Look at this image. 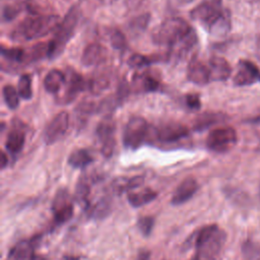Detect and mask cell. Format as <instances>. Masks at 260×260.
Masks as SVG:
<instances>
[{
    "instance_id": "ac0fdd59",
    "label": "cell",
    "mask_w": 260,
    "mask_h": 260,
    "mask_svg": "<svg viewBox=\"0 0 260 260\" xmlns=\"http://www.w3.org/2000/svg\"><path fill=\"white\" fill-rule=\"evenodd\" d=\"M208 67L210 71L211 81L226 80L232 73V68L229 62L224 58L219 56L211 57L208 63Z\"/></svg>"
},
{
    "instance_id": "74e56055",
    "label": "cell",
    "mask_w": 260,
    "mask_h": 260,
    "mask_svg": "<svg viewBox=\"0 0 260 260\" xmlns=\"http://www.w3.org/2000/svg\"><path fill=\"white\" fill-rule=\"evenodd\" d=\"M186 101V105L193 110H197L201 107V102H200V98L198 94L196 93H190L187 94L185 98Z\"/></svg>"
},
{
    "instance_id": "8992f818",
    "label": "cell",
    "mask_w": 260,
    "mask_h": 260,
    "mask_svg": "<svg viewBox=\"0 0 260 260\" xmlns=\"http://www.w3.org/2000/svg\"><path fill=\"white\" fill-rule=\"evenodd\" d=\"M148 124L142 117H132L123 131V144L130 149H137L144 142L148 134Z\"/></svg>"
},
{
    "instance_id": "7402d4cb",
    "label": "cell",
    "mask_w": 260,
    "mask_h": 260,
    "mask_svg": "<svg viewBox=\"0 0 260 260\" xmlns=\"http://www.w3.org/2000/svg\"><path fill=\"white\" fill-rule=\"evenodd\" d=\"M156 195L157 193L154 190L150 188H144L138 192L129 193L127 196V199L133 207H140L142 205L149 203L153 199H155Z\"/></svg>"
},
{
    "instance_id": "5bb4252c",
    "label": "cell",
    "mask_w": 260,
    "mask_h": 260,
    "mask_svg": "<svg viewBox=\"0 0 260 260\" xmlns=\"http://www.w3.org/2000/svg\"><path fill=\"white\" fill-rule=\"evenodd\" d=\"M40 236L18 242L14 247L11 248L6 260H32L34 256L36 255L35 249L38 246Z\"/></svg>"
},
{
    "instance_id": "5b68a950",
    "label": "cell",
    "mask_w": 260,
    "mask_h": 260,
    "mask_svg": "<svg viewBox=\"0 0 260 260\" xmlns=\"http://www.w3.org/2000/svg\"><path fill=\"white\" fill-rule=\"evenodd\" d=\"M79 16L80 9L78 5L71 6L63 20H61L58 28L55 30L54 38L49 42L50 58H55L63 52L66 44L71 40L74 35L79 20Z\"/></svg>"
},
{
    "instance_id": "6da1fadb",
    "label": "cell",
    "mask_w": 260,
    "mask_h": 260,
    "mask_svg": "<svg viewBox=\"0 0 260 260\" xmlns=\"http://www.w3.org/2000/svg\"><path fill=\"white\" fill-rule=\"evenodd\" d=\"M190 16L213 37H224L231 29V14L223 8L222 0H202L191 10Z\"/></svg>"
},
{
    "instance_id": "9a60e30c",
    "label": "cell",
    "mask_w": 260,
    "mask_h": 260,
    "mask_svg": "<svg viewBox=\"0 0 260 260\" xmlns=\"http://www.w3.org/2000/svg\"><path fill=\"white\" fill-rule=\"evenodd\" d=\"M198 183L194 178H186L184 179L179 186L177 187V189L175 190L173 197H172V204L174 205H181L185 202H187L188 200H190L194 194L197 192L198 190Z\"/></svg>"
},
{
    "instance_id": "4316f807",
    "label": "cell",
    "mask_w": 260,
    "mask_h": 260,
    "mask_svg": "<svg viewBox=\"0 0 260 260\" xmlns=\"http://www.w3.org/2000/svg\"><path fill=\"white\" fill-rule=\"evenodd\" d=\"M1 55L3 59L10 63L25 64V49L22 48H5L2 46Z\"/></svg>"
},
{
    "instance_id": "ba28073f",
    "label": "cell",
    "mask_w": 260,
    "mask_h": 260,
    "mask_svg": "<svg viewBox=\"0 0 260 260\" xmlns=\"http://www.w3.org/2000/svg\"><path fill=\"white\" fill-rule=\"evenodd\" d=\"M115 131L116 124L111 116H106L98 124L95 133L102 143V153L106 157H110L115 149Z\"/></svg>"
},
{
    "instance_id": "cb8c5ba5",
    "label": "cell",
    "mask_w": 260,
    "mask_h": 260,
    "mask_svg": "<svg viewBox=\"0 0 260 260\" xmlns=\"http://www.w3.org/2000/svg\"><path fill=\"white\" fill-rule=\"evenodd\" d=\"M149 21H150L149 13H143V14L137 15L130 19V21L127 24V30L131 36L137 37L146 29V27L149 24Z\"/></svg>"
},
{
    "instance_id": "f1b7e54d",
    "label": "cell",
    "mask_w": 260,
    "mask_h": 260,
    "mask_svg": "<svg viewBox=\"0 0 260 260\" xmlns=\"http://www.w3.org/2000/svg\"><path fill=\"white\" fill-rule=\"evenodd\" d=\"M17 91L19 96L23 100H30L32 98L31 89V77L29 74H22L17 83Z\"/></svg>"
},
{
    "instance_id": "c3c4849f",
    "label": "cell",
    "mask_w": 260,
    "mask_h": 260,
    "mask_svg": "<svg viewBox=\"0 0 260 260\" xmlns=\"http://www.w3.org/2000/svg\"><path fill=\"white\" fill-rule=\"evenodd\" d=\"M259 195H260V192H259Z\"/></svg>"
},
{
    "instance_id": "4fadbf2b",
    "label": "cell",
    "mask_w": 260,
    "mask_h": 260,
    "mask_svg": "<svg viewBox=\"0 0 260 260\" xmlns=\"http://www.w3.org/2000/svg\"><path fill=\"white\" fill-rule=\"evenodd\" d=\"M187 79L197 85H206L210 82V71L209 67L205 65L197 57H193L188 64Z\"/></svg>"
},
{
    "instance_id": "44dd1931",
    "label": "cell",
    "mask_w": 260,
    "mask_h": 260,
    "mask_svg": "<svg viewBox=\"0 0 260 260\" xmlns=\"http://www.w3.org/2000/svg\"><path fill=\"white\" fill-rule=\"evenodd\" d=\"M224 120H225V116L222 113H217V112L202 113L199 116H197V118L195 119L193 124V130L200 132Z\"/></svg>"
},
{
    "instance_id": "f6af8a7d",
    "label": "cell",
    "mask_w": 260,
    "mask_h": 260,
    "mask_svg": "<svg viewBox=\"0 0 260 260\" xmlns=\"http://www.w3.org/2000/svg\"><path fill=\"white\" fill-rule=\"evenodd\" d=\"M63 260H79V257H75V256H65Z\"/></svg>"
},
{
    "instance_id": "e0dca14e",
    "label": "cell",
    "mask_w": 260,
    "mask_h": 260,
    "mask_svg": "<svg viewBox=\"0 0 260 260\" xmlns=\"http://www.w3.org/2000/svg\"><path fill=\"white\" fill-rule=\"evenodd\" d=\"M107 50L99 43H92L85 47L81 55L82 65L89 67L100 65L106 61Z\"/></svg>"
},
{
    "instance_id": "603a6c76",
    "label": "cell",
    "mask_w": 260,
    "mask_h": 260,
    "mask_svg": "<svg viewBox=\"0 0 260 260\" xmlns=\"http://www.w3.org/2000/svg\"><path fill=\"white\" fill-rule=\"evenodd\" d=\"M93 161L91 153L84 148L72 151L68 157V164L74 169H83Z\"/></svg>"
},
{
    "instance_id": "d4e9b609",
    "label": "cell",
    "mask_w": 260,
    "mask_h": 260,
    "mask_svg": "<svg viewBox=\"0 0 260 260\" xmlns=\"http://www.w3.org/2000/svg\"><path fill=\"white\" fill-rule=\"evenodd\" d=\"M111 209V200L106 197L101 198L92 207H89V217L102 219L110 214Z\"/></svg>"
},
{
    "instance_id": "9c48e42d",
    "label": "cell",
    "mask_w": 260,
    "mask_h": 260,
    "mask_svg": "<svg viewBox=\"0 0 260 260\" xmlns=\"http://www.w3.org/2000/svg\"><path fill=\"white\" fill-rule=\"evenodd\" d=\"M69 127V114L65 111L58 113L47 125L44 131V141L46 144H54L59 141L67 132Z\"/></svg>"
},
{
    "instance_id": "836d02e7",
    "label": "cell",
    "mask_w": 260,
    "mask_h": 260,
    "mask_svg": "<svg viewBox=\"0 0 260 260\" xmlns=\"http://www.w3.org/2000/svg\"><path fill=\"white\" fill-rule=\"evenodd\" d=\"M109 41L111 46L116 50H124L127 46V40L125 36L119 29H112L109 32Z\"/></svg>"
},
{
    "instance_id": "7c38bea8",
    "label": "cell",
    "mask_w": 260,
    "mask_h": 260,
    "mask_svg": "<svg viewBox=\"0 0 260 260\" xmlns=\"http://www.w3.org/2000/svg\"><path fill=\"white\" fill-rule=\"evenodd\" d=\"M66 74L65 88L63 95L59 99L61 104H69L76 99L80 91H83L86 87V82L82 76L73 69H69Z\"/></svg>"
},
{
    "instance_id": "8d00e7d4",
    "label": "cell",
    "mask_w": 260,
    "mask_h": 260,
    "mask_svg": "<svg viewBox=\"0 0 260 260\" xmlns=\"http://www.w3.org/2000/svg\"><path fill=\"white\" fill-rule=\"evenodd\" d=\"M143 177L142 176H135V177H132L128 180L125 181L124 184H121L119 186V189L120 191H129L131 189H135L139 186H141L143 184Z\"/></svg>"
},
{
    "instance_id": "4dcf8cb0",
    "label": "cell",
    "mask_w": 260,
    "mask_h": 260,
    "mask_svg": "<svg viewBox=\"0 0 260 260\" xmlns=\"http://www.w3.org/2000/svg\"><path fill=\"white\" fill-rule=\"evenodd\" d=\"M89 185L87 183V181L84 178H80L79 182L77 183L76 186V200L81 204H83L85 207H89V203H88V195H89Z\"/></svg>"
},
{
    "instance_id": "52a82bcc",
    "label": "cell",
    "mask_w": 260,
    "mask_h": 260,
    "mask_svg": "<svg viewBox=\"0 0 260 260\" xmlns=\"http://www.w3.org/2000/svg\"><path fill=\"white\" fill-rule=\"evenodd\" d=\"M237 132L233 127H218L209 132L206 138L208 149L222 153L231 150L237 143Z\"/></svg>"
},
{
    "instance_id": "bcb514c9",
    "label": "cell",
    "mask_w": 260,
    "mask_h": 260,
    "mask_svg": "<svg viewBox=\"0 0 260 260\" xmlns=\"http://www.w3.org/2000/svg\"><path fill=\"white\" fill-rule=\"evenodd\" d=\"M248 3L250 4H254V3H257V2H260V0H246Z\"/></svg>"
},
{
    "instance_id": "ffe728a7",
    "label": "cell",
    "mask_w": 260,
    "mask_h": 260,
    "mask_svg": "<svg viewBox=\"0 0 260 260\" xmlns=\"http://www.w3.org/2000/svg\"><path fill=\"white\" fill-rule=\"evenodd\" d=\"M25 142V133L20 127H13L7 134L5 147L11 154L19 153Z\"/></svg>"
},
{
    "instance_id": "ab89813d",
    "label": "cell",
    "mask_w": 260,
    "mask_h": 260,
    "mask_svg": "<svg viewBox=\"0 0 260 260\" xmlns=\"http://www.w3.org/2000/svg\"><path fill=\"white\" fill-rule=\"evenodd\" d=\"M149 256H150V253L146 250H143L138 253L136 260H149Z\"/></svg>"
},
{
    "instance_id": "1f68e13d",
    "label": "cell",
    "mask_w": 260,
    "mask_h": 260,
    "mask_svg": "<svg viewBox=\"0 0 260 260\" xmlns=\"http://www.w3.org/2000/svg\"><path fill=\"white\" fill-rule=\"evenodd\" d=\"M110 76L105 72V73H99L98 75L93 76L92 79L90 80L89 87L92 91L94 92H100L105 89H107L110 86Z\"/></svg>"
},
{
    "instance_id": "30bf717a",
    "label": "cell",
    "mask_w": 260,
    "mask_h": 260,
    "mask_svg": "<svg viewBox=\"0 0 260 260\" xmlns=\"http://www.w3.org/2000/svg\"><path fill=\"white\" fill-rule=\"evenodd\" d=\"M189 135V129L180 123L169 122L154 129L156 140L162 143L177 142Z\"/></svg>"
},
{
    "instance_id": "f546056e",
    "label": "cell",
    "mask_w": 260,
    "mask_h": 260,
    "mask_svg": "<svg viewBox=\"0 0 260 260\" xmlns=\"http://www.w3.org/2000/svg\"><path fill=\"white\" fill-rule=\"evenodd\" d=\"M242 253L246 260H260V244L247 240L242 246Z\"/></svg>"
},
{
    "instance_id": "e575fe53",
    "label": "cell",
    "mask_w": 260,
    "mask_h": 260,
    "mask_svg": "<svg viewBox=\"0 0 260 260\" xmlns=\"http://www.w3.org/2000/svg\"><path fill=\"white\" fill-rule=\"evenodd\" d=\"M22 5L19 3L16 4H6L2 10V18L5 21H10L14 19L22 10Z\"/></svg>"
},
{
    "instance_id": "7bdbcfd3",
    "label": "cell",
    "mask_w": 260,
    "mask_h": 260,
    "mask_svg": "<svg viewBox=\"0 0 260 260\" xmlns=\"http://www.w3.org/2000/svg\"><path fill=\"white\" fill-rule=\"evenodd\" d=\"M8 162V159H7V156H6V153L4 151H2V160H1V168L4 169L6 167Z\"/></svg>"
},
{
    "instance_id": "d6a6232c",
    "label": "cell",
    "mask_w": 260,
    "mask_h": 260,
    "mask_svg": "<svg viewBox=\"0 0 260 260\" xmlns=\"http://www.w3.org/2000/svg\"><path fill=\"white\" fill-rule=\"evenodd\" d=\"M155 62V57H149L141 54H134L132 55L128 60V65L131 68L140 69L144 68L146 66H149L150 64Z\"/></svg>"
},
{
    "instance_id": "60d3db41",
    "label": "cell",
    "mask_w": 260,
    "mask_h": 260,
    "mask_svg": "<svg viewBox=\"0 0 260 260\" xmlns=\"http://www.w3.org/2000/svg\"><path fill=\"white\" fill-rule=\"evenodd\" d=\"M256 56L258 58V60L260 61V32L257 36L256 39Z\"/></svg>"
},
{
    "instance_id": "681fc988",
    "label": "cell",
    "mask_w": 260,
    "mask_h": 260,
    "mask_svg": "<svg viewBox=\"0 0 260 260\" xmlns=\"http://www.w3.org/2000/svg\"><path fill=\"white\" fill-rule=\"evenodd\" d=\"M82 1H83V0H82Z\"/></svg>"
},
{
    "instance_id": "f35d334b",
    "label": "cell",
    "mask_w": 260,
    "mask_h": 260,
    "mask_svg": "<svg viewBox=\"0 0 260 260\" xmlns=\"http://www.w3.org/2000/svg\"><path fill=\"white\" fill-rule=\"evenodd\" d=\"M144 0H125V4L129 9H137L141 6Z\"/></svg>"
},
{
    "instance_id": "3957f363",
    "label": "cell",
    "mask_w": 260,
    "mask_h": 260,
    "mask_svg": "<svg viewBox=\"0 0 260 260\" xmlns=\"http://www.w3.org/2000/svg\"><path fill=\"white\" fill-rule=\"evenodd\" d=\"M193 31V27L185 19L172 17L154 28L151 34V40L155 45L167 46L170 49L181 43Z\"/></svg>"
},
{
    "instance_id": "d590c367",
    "label": "cell",
    "mask_w": 260,
    "mask_h": 260,
    "mask_svg": "<svg viewBox=\"0 0 260 260\" xmlns=\"http://www.w3.org/2000/svg\"><path fill=\"white\" fill-rule=\"evenodd\" d=\"M153 224H154V219L152 216H141L138 218V221H137L139 231L145 237L149 236V234L152 231Z\"/></svg>"
},
{
    "instance_id": "83f0119b",
    "label": "cell",
    "mask_w": 260,
    "mask_h": 260,
    "mask_svg": "<svg viewBox=\"0 0 260 260\" xmlns=\"http://www.w3.org/2000/svg\"><path fill=\"white\" fill-rule=\"evenodd\" d=\"M2 95L6 106L10 110H15L19 106V94L18 91L11 85L5 84L2 88Z\"/></svg>"
},
{
    "instance_id": "484cf974",
    "label": "cell",
    "mask_w": 260,
    "mask_h": 260,
    "mask_svg": "<svg viewBox=\"0 0 260 260\" xmlns=\"http://www.w3.org/2000/svg\"><path fill=\"white\" fill-rule=\"evenodd\" d=\"M69 206H72V202H71V198H70V194L68 192L67 189H60L52 202V211L53 213H56L58 211H61L63 209L68 208Z\"/></svg>"
},
{
    "instance_id": "7dc6e473",
    "label": "cell",
    "mask_w": 260,
    "mask_h": 260,
    "mask_svg": "<svg viewBox=\"0 0 260 260\" xmlns=\"http://www.w3.org/2000/svg\"><path fill=\"white\" fill-rule=\"evenodd\" d=\"M192 260H200V259H199L197 256H195V257H194Z\"/></svg>"
},
{
    "instance_id": "277c9868",
    "label": "cell",
    "mask_w": 260,
    "mask_h": 260,
    "mask_svg": "<svg viewBox=\"0 0 260 260\" xmlns=\"http://www.w3.org/2000/svg\"><path fill=\"white\" fill-rule=\"evenodd\" d=\"M225 233L216 224L202 228L196 237V256L200 260H215L225 242Z\"/></svg>"
},
{
    "instance_id": "d6986e66",
    "label": "cell",
    "mask_w": 260,
    "mask_h": 260,
    "mask_svg": "<svg viewBox=\"0 0 260 260\" xmlns=\"http://www.w3.org/2000/svg\"><path fill=\"white\" fill-rule=\"evenodd\" d=\"M66 74L58 69H52L44 78V87L51 94H58L65 84Z\"/></svg>"
},
{
    "instance_id": "2e32d148",
    "label": "cell",
    "mask_w": 260,
    "mask_h": 260,
    "mask_svg": "<svg viewBox=\"0 0 260 260\" xmlns=\"http://www.w3.org/2000/svg\"><path fill=\"white\" fill-rule=\"evenodd\" d=\"M133 87L138 92H153L159 89V79L149 71L138 72L132 79Z\"/></svg>"
},
{
    "instance_id": "7a4b0ae2",
    "label": "cell",
    "mask_w": 260,
    "mask_h": 260,
    "mask_svg": "<svg viewBox=\"0 0 260 260\" xmlns=\"http://www.w3.org/2000/svg\"><path fill=\"white\" fill-rule=\"evenodd\" d=\"M61 20L56 14H32L20 21L10 32V39L14 42H27L56 30Z\"/></svg>"
},
{
    "instance_id": "8fae6325",
    "label": "cell",
    "mask_w": 260,
    "mask_h": 260,
    "mask_svg": "<svg viewBox=\"0 0 260 260\" xmlns=\"http://www.w3.org/2000/svg\"><path fill=\"white\" fill-rule=\"evenodd\" d=\"M233 82L236 86H247L260 82V70L251 61L240 60Z\"/></svg>"
},
{
    "instance_id": "b9f144b4",
    "label": "cell",
    "mask_w": 260,
    "mask_h": 260,
    "mask_svg": "<svg viewBox=\"0 0 260 260\" xmlns=\"http://www.w3.org/2000/svg\"><path fill=\"white\" fill-rule=\"evenodd\" d=\"M249 122L252 123V124H260V112H259V114H257L256 116L252 117V118L249 120Z\"/></svg>"
},
{
    "instance_id": "ee69618b",
    "label": "cell",
    "mask_w": 260,
    "mask_h": 260,
    "mask_svg": "<svg viewBox=\"0 0 260 260\" xmlns=\"http://www.w3.org/2000/svg\"><path fill=\"white\" fill-rule=\"evenodd\" d=\"M32 260H47V259H46L44 256H42V255H38V254H36V255L34 256Z\"/></svg>"
}]
</instances>
